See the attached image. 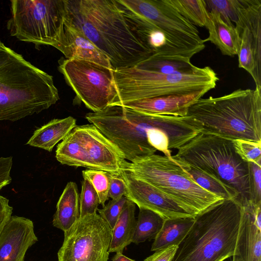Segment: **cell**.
Wrapping results in <instances>:
<instances>
[{
  "instance_id": "ab89813d",
  "label": "cell",
  "mask_w": 261,
  "mask_h": 261,
  "mask_svg": "<svg viewBox=\"0 0 261 261\" xmlns=\"http://www.w3.org/2000/svg\"><path fill=\"white\" fill-rule=\"evenodd\" d=\"M232 261H238L235 258L233 257Z\"/></svg>"
},
{
  "instance_id": "3957f363",
  "label": "cell",
  "mask_w": 261,
  "mask_h": 261,
  "mask_svg": "<svg viewBox=\"0 0 261 261\" xmlns=\"http://www.w3.org/2000/svg\"><path fill=\"white\" fill-rule=\"evenodd\" d=\"M59 98L51 75L0 40V121L38 114Z\"/></svg>"
},
{
  "instance_id": "cb8c5ba5",
  "label": "cell",
  "mask_w": 261,
  "mask_h": 261,
  "mask_svg": "<svg viewBox=\"0 0 261 261\" xmlns=\"http://www.w3.org/2000/svg\"><path fill=\"white\" fill-rule=\"evenodd\" d=\"M195 218L186 217L165 220L154 239L151 251H156L172 246H178L193 225Z\"/></svg>"
},
{
  "instance_id": "7c38bea8",
  "label": "cell",
  "mask_w": 261,
  "mask_h": 261,
  "mask_svg": "<svg viewBox=\"0 0 261 261\" xmlns=\"http://www.w3.org/2000/svg\"><path fill=\"white\" fill-rule=\"evenodd\" d=\"M59 61V70L67 83L92 112H100L112 103L117 95L114 69L86 60Z\"/></svg>"
},
{
  "instance_id": "d590c367",
  "label": "cell",
  "mask_w": 261,
  "mask_h": 261,
  "mask_svg": "<svg viewBox=\"0 0 261 261\" xmlns=\"http://www.w3.org/2000/svg\"><path fill=\"white\" fill-rule=\"evenodd\" d=\"M12 164V156L0 158V190L11 182L10 172Z\"/></svg>"
},
{
  "instance_id": "44dd1931",
  "label": "cell",
  "mask_w": 261,
  "mask_h": 261,
  "mask_svg": "<svg viewBox=\"0 0 261 261\" xmlns=\"http://www.w3.org/2000/svg\"><path fill=\"white\" fill-rule=\"evenodd\" d=\"M76 126V119L71 116L54 119L36 129L27 144L51 152Z\"/></svg>"
},
{
  "instance_id": "f35d334b",
  "label": "cell",
  "mask_w": 261,
  "mask_h": 261,
  "mask_svg": "<svg viewBox=\"0 0 261 261\" xmlns=\"http://www.w3.org/2000/svg\"><path fill=\"white\" fill-rule=\"evenodd\" d=\"M111 261H136L134 259L128 258L121 252H117L114 255Z\"/></svg>"
},
{
  "instance_id": "e575fe53",
  "label": "cell",
  "mask_w": 261,
  "mask_h": 261,
  "mask_svg": "<svg viewBox=\"0 0 261 261\" xmlns=\"http://www.w3.org/2000/svg\"><path fill=\"white\" fill-rule=\"evenodd\" d=\"M126 186L122 178L119 175L110 174V186L108 197L112 199H118L125 195Z\"/></svg>"
},
{
  "instance_id": "8992f818",
  "label": "cell",
  "mask_w": 261,
  "mask_h": 261,
  "mask_svg": "<svg viewBox=\"0 0 261 261\" xmlns=\"http://www.w3.org/2000/svg\"><path fill=\"white\" fill-rule=\"evenodd\" d=\"M172 157L215 175L238 194L242 207L251 202L249 163L237 153L232 140L203 130Z\"/></svg>"
},
{
  "instance_id": "f546056e",
  "label": "cell",
  "mask_w": 261,
  "mask_h": 261,
  "mask_svg": "<svg viewBox=\"0 0 261 261\" xmlns=\"http://www.w3.org/2000/svg\"><path fill=\"white\" fill-rule=\"evenodd\" d=\"M100 204L98 195L91 183L84 178L79 198L80 218L97 213Z\"/></svg>"
},
{
  "instance_id": "5bb4252c",
  "label": "cell",
  "mask_w": 261,
  "mask_h": 261,
  "mask_svg": "<svg viewBox=\"0 0 261 261\" xmlns=\"http://www.w3.org/2000/svg\"><path fill=\"white\" fill-rule=\"evenodd\" d=\"M234 24L240 38L239 67L261 88V0H240Z\"/></svg>"
},
{
  "instance_id": "8fae6325",
  "label": "cell",
  "mask_w": 261,
  "mask_h": 261,
  "mask_svg": "<svg viewBox=\"0 0 261 261\" xmlns=\"http://www.w3.org/2000/svg\"><path fill=\"white\" fill-rule=\"evenodd\" d=\"M123 7L160 29L170 41L191 59L205 48L197 27L169 0H117Z\"/></svg>"
},
{
  "instance_id": "6da1fadb",
  "label": "cell",
  "mask_w": 261,
  "mask_h": 261,
  "mask_svg": "<svg viewBox=\"0 0 261 261\" xmlns=\"http://www.w3.org/2000/svg\"><path fill=\"white\" fill-rule=\"evenodd\" d=\"M86 119L115 144L125 160H134L158 150L168 157L203 130L192 117L150 115L120 105L90 112Z\"/></svg>"
},
{
  "instance_id": "277c9868",
  "label": "cell",
  "mask_w": 261,
  "mask_h": 261,
  "mask_svg": "<svg viewBox=\"0 0 261 261\" xmlns=\"http://www.w3.org/2000/svg\"><path fill=\"white\" fill-rule=\"evenodd\" d=\"M242 212L236 199H223L196 215L172 261H224L233 256Z\"/></svg>"
},
{
  "instance_id": "2e32d148",
  "label": "cell",
  "mask_w": 261,
  "mask_h": 261,
  "mask_svg": "<svg viewBox=\"0 0 261 261\" xmlns=\"http://www.w3.org/2000/svg\"><path fill=\"white\" fill-rule=\"evenodd\" d=\"M37 241L33 221L12 216L0 232V261H24L27 250Z\"/></svg>"
},
{
  "instance_id": "5b68a950",
  "label": "cell",
  "mask_w": 261,
  "mask_h": 261,
  "mask_svg": "<svg viewBox=\"0 0 261 261\" xmlns=\"http://www.w3.org/2000/svg\"><path fill=\"white\" fill-rule=\"evenodd\" d=\"M187 115L208 133L231 140L261 141V88L201 98L189 108Z\"/></svg>"
},
{
  "instance_id": "4fadbf2b",
  "label": "cell",
  "mask_w": 261,
  "mask_h": 261,
  "mask_svg": "<svg viewBox=\"0 0 261 261\" xmlns=\"http://www.w3.org/2000/svg\"><path fill=\"white\" fill-rule=\"evenodd\" d=\"M64 233L58 261H108L112 229L97 213L80 218Z\"/></svg>"
},
{
  "instance_id": "4dcf8cb0",
  "label": "cell",
  "mask_w": 261,
  "mask_h": 261,
  "mask_svg": "<svg viewBox=\"0 0 261 261\" xmlns=\"http://www.w3.org/2000/svg\"><path fill=\"white\" fill-rule=\"evenodd\" d=\"M208 11L219 13L224 20L235 23L240 0H204Z\"/></svg>"
},
{
  "instance_id": "9a60e30c",
  "label": "cell",
  "mask_w": 261,
  "mask_h": 261,
  "mask_svg": "<svg viewBox=\"0 0 261 261\" xmlns=\"http://www.w3.org/2000/svg\"><path fill=\"white\" fill-rule=\"evenodd\" d=\"M119 175L125 184L124 196L139 208L153 211L165 220L195 217L165 193L127 171L122 169Z\"/></svg>"
},
{
  "instance_id": "ba28073f",
  "label": "cell",
  "mask_w": 261,
  "mask_h": 261,
  "mask_svg": "<svg viewBox=\"0 0 261 261\" xmlns=\"http://www.w3.org/2000/svg\"><path fill=\"white\" fill-rule=\"evenodd\" d=\"M122 169L152 185L195 217L223 200L199 186L172 156L154 153L125 160Z\"/></svg>"
},
{
  "instance_id": "603a6c76",
  "label": "cell",
  "mask_w": 261,
  "mask_h": 261,
  "mask_svg": "<svg viewBox=\"0 0 261 261\" xmlns=\"http://www.w3.org/2000/svg\"><path fill=\"white\" fill-rule=\"evenodd\" d=\"M136 204L127 200L113 229L109 252L122 253L126 246L132 243L136 219L135 216Z\"/></svg>"
},
{
  "instance_id": "e0dca14e",
  "label": "cell",
  "mask_w": 261,
  "mask_h": 261,
  "mask_svg": "<svg viewBox=\"0 0 261 261\" xmlns=\"http://www.w3.org/2000/svg\"><path fill=\"white\" fill-rule=\"evenodd\" d=\"M199 91L189 94H174L144 98L120 106L150 115L185 116L189 108L206 93Z\"/></svg>"
},
{
  "instance_id": "f1b7e54d",
  "label": "cell",
  "mask_w": 261,
  "mask_h": 261,
  "mask_svg": "<svg viewBox=\"0 0 261 261\" xmlns=\"http://www.w3.org/2000/svg\"><path fill=\"white\" fill-rule=\"evenodd\" d=\"M110 173L102 170L86 169L82 171L84 178L88 179L96 191L100 204L103 207L109 199Z\"/></svg>"
},
{
  "instance_id": "9c48e42d",
  "label": "cell",
  "mask_w": 261,
  "mask_h": 261,
  "mask_svg": "<svg viewBox=\"0 0 261 261\" xmlns=\"http://www.w3.org/2000/svg\"><path fill=\"white\" fill-rule=\"evenodd\" d=\"M7 27L11 36L36 48L54 46L62 32L65 0H11Z\"/></svg>"
},
{
  "instance_id": "83f0119b",
  "label": "cell",
  "mask_w": 261,
  "mask_h": 261,
  "mask_svg": "<svg viewBox=\"0 0 261 261\" xmlns=\"http://www.w3.org/2000/svg\"><path fill=\"white\" fill-rule=\"evenodd\" d=\"M169 2L196 27H206L208 11L204 0H169Z\"/></svg>"
},
{
  "instance_id": "d6986e66",
  "label": "cell",
  "mask_w": 261,
  "mask_h": 261,
  "mask_svg": "<svg viewBox=\"0 0 261 261\" xmlns=\"http://www.w3.org/2000/svg\"><path fill=\"white\" fill-rule=\"evenodd\" d=\"M259 207L243 208L233 257L238 261H261V229L254 214Z\"/></svg>"
},
{
  "instance_id": "4316f807",
  "label": "cell",
  "mask_w": 261,
  "mask_h": 261,
  "mask_svg": "<svg viewBox=\"0 0 261 261\" xmlns=\"http://www.w3.org/2000/svg\"><path fill=\"white\" fill-rule=\"evenodd\" d=\"M165 219L149 210L139 208L132 242L139 244L154 239L160 231Z\"/></svg>"
},
{
  "instance_id": "52a82bcc",
  "label": "cell",
  "mask_w": 261,
  "mask_h": 261,
  "mask_svg": "<svg viewBox=\"0 0 261 261\" xmlns=\"http://www.w3.org/2000/svg\"><path fill=\"white\" fill-rule=\"evenodd\" d=\"M114 79L117 95L110 106L164 95L207 92L215 88L219 80L217 74L208 66L174 74L130 67L114 70Z\"/></svg>"
},
{
  "instance_id": "30bf717a",
  "label": "cell",
  "mask_w": 261,
  "mask_h": 261,
  "mask_svg": "<svg viewBox=\"0 0 261 261\" xmlns=\"http://www.w3.org/2000/svg\"><path fill=\"white\" fill-rule=\"evenodd\" d=\"M56 158L63 165L118 175L125 160L118 148L92 124L74 127L58 145Z\"/></svg>"
},
{
  "instance_id": "ac0fdd59",
  "label": "cell",
  "mask_w": 261,
  "mask_h": 261,
  "mask_svg": "<svg viewBox=\"0 0 261 261\" xmlns=\"http://www.w3.org/2000/svg\"><path fill=\"white\" fill-rule=\"evenodd\" d=\"M54 47L62 52L67 59L91 61L113 69L109 59L81 31L65 21Z\"/></svg>"
},
{
  "instance_id": "836d02e7",
  "label": "cell",
  "mask_w": 261,
  "mask_h": 261,
  "mask_svg": "<svg viewBox=\"0 0 261 261\" xmlns=\"http://www.w3.org/2000/svg\"><path fill=\"white\" fill-rule=\"evenodd\" d=\"M250 202L261 203V165L249 163Z\"/></svg>"
},
{
  "instance_id": "7402d4cb",
  "label": "cell",
  "mask_w": 261,
  "mask_h": 261,
  "mask_svg": "<svg viewBox=\"0 0 261 261\" xmlns=\"http://www.w3.org/2000/svg\"><path fill=\"white\" fill-rule=\"evenodd\" d=\"M78 188L76 184L69 181L66 185L57 204L53 225L64 232L80 218Z\"/></svg>"
},
{
  "instance_id": "1f68e13d",
  "label": "cell",
  "mask_w": 261,
  "mask_h": 261,
  "mask_svg": "<svg viewBox=\"0 0 261 261\" xmlns=\"http://www.w3.org/2000/svg\"><path fill=\"white\" fill-rule=\"evenodd\" d=\"M232 143L236 151L244 161L261 165V141L236 139Z\"/></svg>"
},
{
  "instance_id": "484cf974",
  "label": "cell",
  "mask_w": 261,
  "mask_h": 261,
  "mask_svg": "<svg viewBox=\"0 0 261 261\" xmlns=\"http://www.w3.org/2000/svg\"><path fill=\"white\" fill-rule=\"evenodd\" d=\"M134 67L163 74L187 73L197 68L190 60L167 59L151 56Z\"/></svg>"
},
{
  "instance_id": "d4e9b609",
  "label": "cell",
  "mask_w": 261,
  "mask_h": 261,
  "mask_svg": "<svg viewBox=\"0 0 261 261\" xmlns=\"http://www.w3.org/2000/svg\"><path fill=\"white\" fill-rule=\"evenodd\" d=\"M174 160L202 189L223 199H235L238 200V194L215 175L184 162Z\"/></svg>"
},
{
  "instance_id": "d6a6232c",
  "label": "cell",
  "mask_w": 261,
  "mask_h": 261,
  "mask_svg": "<svg viewBox=\"0 0 261 261\" xmlns=\"http://www.w3.org/2000/svg\"><path fill=\"white\" fill-rule=\"evenodd\" d=\"M123 196L118 199H112L101 209H98L99 215L109 225L112 230L117 221L127 201Z\"/></svg>"
},
{
  "instance_id": "74e56055",
  "label": "cell",
  "mask_w": 261,
  "mask_h": 261,
  "mask_svg": "<svg viewBox=\"0 0 261 261\" xmlns=\"http://www.w3.org/2000/svg\"><path fill=\"white\" fill-rule=\"evenodd\" d=\"M12 211L9 200L0 195V232L12 216Z\"/></svg>"
},
{
  "instance_id": "7a4b0ae2",
  "label": "cell",
  "mask_w": 261,
  "mask_h": 261,
  "mask_svg": "<svg viewBox=\"0 0 261 261\" xmlns=\"http://www.w3.org/2000/svg\"><path fill=\"white\" fill-rule=\"evenodd\" d=\"M65 21L81 31L114 70L134 67L152 55L127 21L117 0H65Z\"/></svg>"
},
{
  "instance_id": "ffe728a7",
  "label": "cell",
  "mask_w": 261,
  "mask_h": 261,
  "mask_svg": "<svg viewBox=\"0 0 261 261\" xmlns=\"http://www.w3.org/2000/svg\"><path fill=\"white\" fill-rule=\"evenodd\" d=\"M205 28L208 36L203 39L204 42L210 41L215 45L221 53L230 57L238 55L240 38L235 25L230 21L224 20L220 15L208 11Z\"/></svg>"
},
{
  "instance_id": "8d00e7d4",
  "label": "cell",
  "mask_w": 261,
  "mask_h": 261,
  "mask_svg": "<svg viewBox=\"0 0 261 261\" xmlns=\"http://www.w3.org/2000/svg\"><path fill=\"white\" fill-rule=\"evenodd\" d=\"M177 246H172L155 251L144 261H172L177 249Z\"/></svg>"
}]
</instances>
